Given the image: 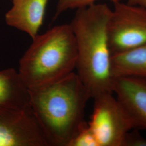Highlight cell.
Wrapping results in <instances>:
<instances>
[{
  "mask_svg": "<svg viewBox=\"0 0 146 146\" xmlns=\"http://www.w3.org/2000/svg\"><path fill=\"white\" fill-rule=\"evenodd\" d=\"M31 111L49 146H68L86 122L84 110L92 98L77 73L29 89Z\"/></svg>",
  "mask_w": 146,
  "mask_h": 146,
  "instance_id": "6da1fadb",
  "label": "cell"
},
{
  "mask_svg": "<svg viewBox=\"0 0 146 146\" xmlns=\"http://www.w3.org/2000/svg\"><path fill=\"white\" fill-rule=\"evenodd\" d=\"M111 9L106 4H92L78 8L70 24L77 46L76 68L92 98L113 93L108 25Z\"/></svg>",
  "mask_w": 146,
  "mask_h": 146,
  "instance_id": "7a4b0ae2",
  "label": "cell"
},
{
  "mask_svg": "<svg viewBox=\"0 0 146 146\" xmlns=\"http://www.w3.org/2000/svg\"><path fill=\"white\" fill-rule=\"evenodd\" d=\"M32 40L19 61L18 70L28 88L52 84L73 72L78 52L70 25L54 27Z\"/></svg>",
  "mask_w": 146,
  "mask_h": 146,
  "instance_id": "3957f363",
  "label": "cell"
},
{
  "mask_svg": "<svg viewBox=\"0 0 146 146\" xmlns=\"http://www.w3.org/2000/svg\"><path fill=\"white\" fill-rule=\"evenodd\" d=\"M94 108L88 125L99 146H123L127 134L135 126L113 93L93 98Z\"/></svg>",
  "mask_w": 146,
  "mask_h": 146,
  "instance_id": "277c9868",
  "label": "cell"
},
{
  "mask_svg": "<svg viewBox=\"0 0 146 146\" xmlns=\"http://www.w3.org/2000/svg\"><path fill=\"white\" fill-rule=\"evenodd\" d=\"M108 25L112 55L146 43V9L138 5L114 3Z\"/></svg>",
  "mask_w": 146,
  "mask_h": 146,
  "instance_id": "5b68a950",
  "label": "cell"
},
{
  "mask_svg": "<svg viewBox=\"0 0 146 146\" xmlns=\"http://www.w3.org/2000/svg\"><path fill=\"white\" fill-rule=\"evenodd\" d=\"M0 146H49L31 110L0 108Z\"/></svg>",
  "mask_w": 146,
  "mask_h": 146,
  "instance_id": "8992f818",
  "label": "cell"
},
{
  "mask_svg": "<svg viewBox=\"0 0 146 146\" xmlns=\"http://www.w3.org/2000/svg\"><path fill=\"white\" fill-rule=\"evenodd\" d=\"M112 90L135 128L146 129V78H116Z\"/></svg>",
  "mask_w": 146,
  "mask_h": 146,
  "instance_id": "52a82bcc",
  "label": "cell"
},
{
  "mask_svg": "<svg viewBox=\"0 0 146 146\" xmlns=\"http://www.w3.org/2000/svg\"><path fill=\"white\" fill-rule=\"evenodd\" d=\"M48 2V0H12L13 6L5 14L6 23L34 38L43 24Z\"/></svg>",
  "mask_w": 146,
  "mask_h": 146,
  "instance_id": "ba28073f",
  "label": "cell"
},
{
  "mask_svg": "<svg viewBox=\"0 0 146 146\" xmlns=\"http://www.w3.org/2000/svg\"><path fill=\"white\" fill-rule=\"evenodd\" d=\"M0 108L31 110L29 89L14 68L0 71Z\"/></svg>",
  "mask_w": 146,
  "mask_h": 146,
  "instance_id": "9c48e42d",
  "label": "cell"
},
{
  "mask_svg": "<svg viewBox=\"0 0 146 146\" xmlns=\"http://www.w3.org/2000/svg\"><path fill=\"white\" fill-rule=\"evenodd\" d=\"M114 78L135 77L146 78V43L111 55Z\"/></svg>",
  "mask_w": 146,
  "mask_h": 146,
  "instance_id": "30bf717a",
  "label": "cell"
},
{
  "mask_svg": "<svg viewBox=\"0 0 146 146\" xmlns=\"http://www.w3.org/2000/svg\"><path fill=\"white\" fill-rule=\"evenodd\" d=\"M68 146H99L93 131L85 122Z\"/></svg>",
  "mask_w": 146,
  "mask_h": 146,
  "instance_id": "8fae6325",
  "label": "cell"
},
{
  "mask_svg": "<svg viewBox=\"0 0 146 146\" xmlns=\"http://www.w3.org/2000/svg\"><path fill=\"white\" fill-rule=\"evenodd\" d=\"M98 0H58L55 17L62 12L69 9L80 8L93 4ZM114 3L120 2L122 0H110Z\"/></svg>",
  "mask_w": 146,
  "mask_h": 146,
  "instance_id": "7c38bea8",
  "label": "cell"
},
{
  "mask_svg": "<svg viewBox=\"0 0 146 146\" xmlns=\"http://www.w3.org/2000/svg\"><path fill=\"white\" fill-rule=\"evenodd\" d=\"M123 146H146V139L137 132L131 131L125 136Z\"/></svg>",
  "mask_w": 146,
  "mask_h": 146,
  "instance_id": "4fadbf2b",
  "label": "cell"
},
{
  "mask_svg": "<svg viewBox=\"0 0 146 146\" xmlns=\"http://www.w3.org/2000/svg\"><path fill=\"white\" fill-rule=\"evenodd\" d=\"M128 3L131 5L140 6L146 9V0H128Z\"/></svg>",
  "mask_w": 146,
  "mask_h": 146,
  "instance_id": "5bb4252c",
  "label": "cell"
}]
</instances>
